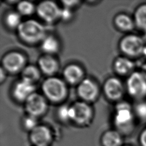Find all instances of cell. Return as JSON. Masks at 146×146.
<instances>
[{
    "label": "cell",
    "mask_w": 146,
    "mask_h": 146,
    "mask_svg": "<svg viewBox=\"0 0 146 146\" xmlns=\"http://www.w3.org/2000/svg\"><path fill=\"white\" fill-rule=\"evenodd\" d=\"M135 113L131 104L126 101H119L116 104L113 116L116 129L123 135L132 132L135 127Z\"/></svg>",
    "instance_id": "obj_1"
},
{
    "label": "cell",
    "mask_w": 146,
    "mask_h": 146,
    "mask_svg": "<svg viewBox=\"0 0 146 146\" xmlns=\"http://www.w3.org/2000/svg\"><path fill=\"white\" fill-rule=\"evenodd\" d=\"M17 30L19 38L29 44L40 43L47 35L45 27L35 19L22 21Z\"/></svg>",
    "instance_id": "obj_2"
},
{
    "label": "cell",
    "mask_w": 146,
    "mask_h": 146,
    "mask_svg": "<svg viewBox=\"0 0 146 146\" xmlns=\"http://www.w3.org/2000/svg\"><path fill=\"white\" fill-rule=\"evenodd\" d=\"M42 91L47 100L53 103L63 101L68 94L65 81L55 76H48L42 83Z\"/></svg>",
    "instance_id": "obj_3"
},
{
    "label": "cell",
    "mask_w": 146,
    "mask_h": 146,
    "mask_svg": "<svg viewBox=\"0 0 146 146\" xmlns=\"http://www.w3.org/2000/svg\"><path fill=\"white\" fill-rule=\"evenodd\" d=\"M145 44L143 38L136 34H130L120 39L119 47L126 56L135 57L143 54Z\"/></svg>",
    "instance_id": "obj_4"
},
{
    "label": "cell",
    "mask_w": 146,
    "mask_h": 146,
    "mask_svg": "<svg viewBox=\"0 0 146 146\" xmlns=\"http://www.w3.org/2000/svg\"><path fill=\"white\" fill-rule=\"evenodd\" d=\"M71 106L73 123L80 127H86L91 124L94 117V111L88 103L79 100L74 102Z\"/></svg>",
    "instance_id": "obj_5"
},
{
    "label": "cell",
    "mask_w": 146,
    "mask_h": 146,
    "mask_svg": "<svg viewBox=\"0 0 146 146\" xmlns=\"http://www.w3.org/2000/svg\"><path fill=\"white\" fill-rule=\"evenodd\" d=\"M126 88L131 97L141 100L146 96V78L141 71H133L127 80Z\"/></svg>",
    "instance_id": "obj_6"
},
{
    "label": "cell",
    "mask_w": 146,
    "mask_h": 146,
    "mask_svg": "<svg viewBox=\"0 0 146 146\" xmlns=\"http://www.w3.org/2000/svg\"><path fill=\"white\" fill-rule=\"evenodd\" d=\"M1 64L3 70L12 74L21 72L26 66V58L21 52L12 51L5 54L2 58Z\"/></svg>",
    "instance_id": "obj_7"
},
{
    "label": "cell",
    "mask_w": 146,
    "mask_h": 146,
    "mask_svg": "<svg viewBox=\"0 0 146 146\" xmlns=\"http://www.w3.org/2000/svg\"><path fill=\"white\" fill-rule=\"evenodd\" d=\"M29 138L33 146H50L54 140V134L47 125L39 124L29 132Z\"/></svg>",
    "instance_id": "obj_8"
},
{
    "label": "cell",
    "mask_w": 146,
    "mask_h": 146,
    "mask_svg": "<svg viewBox=\"0 0 146 146\" xmlns=\"http://www.w3.org/2000/svg\"><path fill=\"white\" fill-rule=\"evenodd\" d=\"M24 103L27 114L36 117L44 115L48 108L46 98L43 95L36 92L31 95Z\"/></svg>",
    "instance_id": "obj_9"
},
{
    "label": "cell",
    "mask_w": 146,
    "mask_h": 146,
    "mask_svg": "<svg viewBox=\"0 0 146 146\" xmlns=\"http://www.w3.org/2000/svg\"><path fill=\"white\" fill-rule=\"evenodd\" d=\"M36 12L43 21L52 23L59 19L60 8L52 1H43L36 6Z\"/></svg>",
    "instance_id": "obj_10"
},
{
    "label": "cell",
    "mask_w": 146,
    "mask_h": 146,
    "mask_svg": "<svg viewBox=\"0 0 146 146\" xmlns=\"http://www.w3.org/2000/svg\"><path fill=\"white\" fill-rule=\"evenodd\" d=\"M77 94L81 100L87 103L95 101L99 94L97 83L90 78H84L78 84Z\"/></svg>",
    "instance_id": "obj_11"
},
{
    "label": "cell",
    "mask_w": 146,
    "mask_h": 146,
    "mask_svg": "<svg viewBox=\"0 0 146 146\" xmlns=\"http://www.w3.org/2000/svg\"><path fill=\"white\" fill-rule=\"evenodd\" d=\"M103 91L105 96L111 101H118L122 98L124 92V85L117 77H110L103 84Z\"/></svg>",
    "instance_id": "obj_12"
},
{
    "label": "cell",
    "mask_w": 146,
    "mask_h": 146,
    "mask_svg": "<svg viewBox=\"0 0 146 146\" xmlns=\"http://www.w3.org/2000/svg\"><path fill=\"white\" fill-rule=\"evenodd\" d=\"M14 99L19 102H23L35 92V84L23 79L21 78L13 85L11 91Z\"/></svg>",
    "instance_id": "obj_13"
},
{
    "label": "cell",
    "mask_w": 146,
    "mask_h": 146,
    "mask_svg": "<svg viewBox=\"0 0 146 146\" xmlns=\"http://www.w3.org/2000/svg\"><path fill=\"white\" fill-rule=\"evenodd\" d=\"M63 76L64 81L67 83L71 85L78 84L84 79V72L79 64L71 63L64 68Z\"/></svg>",
    "instance_id": "obj_14"
},
{
    "label": "cell",
    "mask_w": 146,
    "mask_h": 146,
    "mask_svg": "<svg viewBox=\"0 0 146 146\" xmlns=\"http://www.w3.org/2000/svg\"><path fill=\"white\" fill-rule=\"evenodd\" d=\"M38 67L42 73L48 76H52L58 72L59 64L53 55L44 54L38 59Z\"/></svg>",
    "instance_id": "obj_15"
},
{
    "label": "cell",
    "mask_w": 146,
    "mask_h": 146,
    "mask_svg": "<svg viewBox=\"0 0 146 146\" xmlns=\"http://www.w3.org/2000/svg\"><path fill=\"white\" fill-rule=\"evenodd\" d=\"M135 66L134 62L126 56H118L115 59L113 64L114 71L121 76L132 74Z\"/></svg>",
    "instance_id": "obj_16"
},
{
    "label": "cell",
    "mask_w": 146,
    "mask_h": 146,
    "mask_svg": "<svg viewBox=\"0 0 146 146\" xmlns=\"http://www.w3.org/2000/svg\"><path fill=\"white\" fill-rule=\"evenodd\" d=\"M123 135L116 129L104 132L100 138L103 146H123Z\"/></svg>",
    "instance_id": "obj_17"
},
{
    "label": "cell",
    "mask_w": 146,
    "mask_h": 146,
    "mask_svg": "<svg viewBox=\"0 0 146 146\" xmlns=\"http://www.w3.org/2000/svg\"><path fill=\"white\" fill-rule=\"evenodd\" d=\"M40 48L44 54L54 55L59 50V41L52 35H47L40 42Z\"/></svg>",
    "instance_id": "obj_18"
},
{
    "label": "cell",
    "mask_w": 146,
    "mask_h": 146,
    "mask_svg": "<svg viewBox=\"0 0 146 146\" xmlns=\"http://www.w3.org/2000/svg\"><path fill=\"white\" fill-rule=\"evenodd\" d=\"M115 26L121 31L128 32L132 31L135 26L133 18L125 13L116 15L113 19Z\"/></svg>",
    "instance_id": "obj_19"
},
{
    "label": "cell",
    "mask_w": 146,
    "mask_h": 146,
    "mask_svg": "<svg viewBox=\"0 0 146 146\" xmlns=\"http://www.w3.org/2000/svg\"><path fill=\"white\" fill-rule=\"evenodd\" d=\"M21 78L27 80L34 84L37 82L40 78L41 71L38 67L34 65H26L21 72Z\"/></svg>",
    "instance_id": "obj_20"
},
{
    "label": "cell",
    "mask_w": 146,
    "mask_h": 146,
    "mask_svg": "<svg viewBox=\"0 0 146 146\" xmlns=\"http://www.w3.org/2000/svg\"><path fill=\"white\" fill-rule=\"evenodd\" d=\"M133 21L137 28L144 31H146V3L136 8L134 13Z\"/></svg>",
    "instance_id": "obj_21"
},
{
    "label": "cell",
    "mask_w": 146,
    "mask_h": 146,
    "mask_svg": "<svg viewBox=\"0 0 146 146\" xmlns=\"http://www.w3.org/2000/svg\"><path fill=\"white\" fill-rule=\"evenodd\" d=\"M22 15L17 11H10L5 16V23L11 29H17L22 23Z\"/></svg>",
    "instance_id": "obj_22"
},
{
    "label": "cell",
    "mask_w": 146,
    "mask_h": 146,
    "mask_svg": "<svg viewBox=\"0 0 146 146\" xmlns=\"http://www.w3.org/2000/svg\"><path fill=\"white\" fill-rule=\"evenodd\" d=\"M56 116L63 123L72 122V112L71 105L63 104L59 106L56 111Z\"/></svg>",
    "instance_id": "obj_23"
},
{
    "label": "cell",
    "mask_w": 146,
    "mask_h": 146,
    "mask_svg": "<svg viewBox=\"0 0 146 146\" xmlns=\"http://www.w3.org/2000/svg\"><path fill=\"white\" fill-rule=\"evenodd\" d=\"M17 11L23 16H29L36 11V6L29 1H19L17 5Z\"/></svg>",
    "instance_id": "obj_24"
},
{
    "label": "cell",
    "mask_w": 146,
    "mask_h": 146,
    "mask_svg": "<svg viewBox=\"0 0 146 146\" xmlns=\"http://www.w3.org/2000/svg\"><path fill=\"white\" fill-rule=\"evenodd\" d=\"M38 125V117L35 116L27 114L22 119L23 128L29 132Z\"/></svg>",
    "instance_id": "obj_25"
},
{
    "label": "cell",
    "mask_w": 146,
    "mask_h": 146,
    "mask_svg": "<svg viewBox=\"0 0 146 146\" xmlns=\"http://www.w3.org/2000/svg\"><path fill=\"white\" fill-rule=\"evenodd\" d=\"M135 115L140 119H146V102L139 100L133 107Z\"/></svg>",
    "instance_id": "obj_26"
},
{
    "label": "cell",
    "mask_w": 146,
    "mask_h": 146,
    "mask_svg": "<svg viewBox=\"0 0 146 146\" xmlns=\"http://www.w3.org/2000/svg\"><path fill=\"white\" fill-rule=\"evenodd\" d=\"M72 14L71 9H70L64 7L60 8V17H59L60 19H62L64 21H67L70 20L72 18Z\"/></svg>",
    "instance_id": "obj_27"
},
{
    "label": "cell",
    "mask_w": 146,
    "mask_h": 146,
    "mask_svg": "<svg viewBox=\"0 0 146 146\" xmlns=\"http://www.w3.org/2000/svg\"><path fill=\"white\" fill-rule=\"evenodd\" d=\"M80 2V1H62L63 7L71 10L72 8L78 6Z\"/></svg>",
    "instance_id": "obj_28"
},
{
    "label": "cell",
    "mask_w": 146,
    "mask_h": 146,
    "mask_svg": "<svg viewBox=\"0 0 146 146\" xmlns=\"http://www.w3.org/2000/svg\"><path fill=\"white\" fill-rule=\"evenodd\" d=\"M138 140L140 146H146V127L140 133Z\"/></svg>",
    "instance_id": "obj_29"
},
{
    "label": "cell",
    "mask_w": 146,
    "mask_h": 146,
    "mask_svg": "<svg viewBox=\"0 0 146 146\" xmlns=\"http://www.w3.org/2000/svg\"><path fill=\"white\" fill-rule=\"evenodd\" d=\"M6 71L3 70V68L2 67L1 68V74H0V81L1 83H2V82L5 80V78H6Z\"/></svg>",
    "instance_id": "obj_30"
},
{
    "label": "cell",
    "mask_w": 146,
    "mask_h": 146,
    "mask_svg": "<svg viewBox=\"0 0 146 146\" xmlns=\"http://www.w3.org/2000/svg\"><path fill=\"white\" fill-rule=\"evenodd\" d=\"M141 72L143 73V74L144 75V76L146 78V63L142 64L141 66Z\"/></svg>",
    "instance_id": "obj_31"
},
{
    "label": "cell",
    "mask_w": 146,
    "mask_h": 146,
    "mask_svg": "<svg viewBox=\"0 0 146 146\" xmlns=\"http://www.w3.org/2000/svg\"><path fill=\"white\" fill-rule=\"evenodd\" d=\"M142 55H143L145 58H146V43L145 44V46L144 47V49H143V54Z\"/></svg>",
    "instance_id": "obj_32"
},
{
    "label": "cell",
    "mask_w": 146,
    "mask_h": 146,
    "mask_svg": "<svg viewBox=\"0 0 146 146\" xmlns=\"http://www.w3.org/2000/svg\"><path fill=\"white\" fill-rule=\"evenodd\" d=\"M143 39L146 42V31H144V36H143Z\"/></svg>",
    "instance_id": "obj_33"
},
{
    "label": "cell",
    "mask_w": 146,
    "mask_h": 146,
    "mask_svg": "<svg viewBox=\"0 0 146 146\" xmlns=\"http://www.w3.org/2000/svg\"><path fill=\"white\" fill-rule=\"evenodd\" d=\"M123 146H131V145H124Z\"/></svg>",
    "instance_id": "obj_34"
},
{
    "label": "cell",
    "mask_w": 146,
    "mask_h": 146,
    "mask_svg": "<svg viewBox=\"0 0 146 146\" xmlns=\"http://www.w3.org/2000/svg\"><path fill=\"white\" fill-rule=\"evenodd\" d=\"M32 146H33V145H32Z\"/></svg>",
    "instance_id": "obj_35"
}]
</instances>
